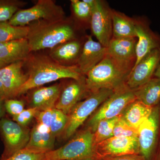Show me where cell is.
Wrapping results in <instances>:
<instances>
[{"instance_id": "1", "label": "cell", "mask_w": 160, "mask_h": 160, "mask_svg": "<svg viewBox=\"0 0 160 160\" xmlns=\"http://www.w3.org/2000/svg\"><path fill=\"white\" fill-rule=\"evenodd\" d=\"M27 39L31 52L51 49L62 43L84 38V29L72 18L58 20H40L27 26Z\"/></svg>"}, {"instance_id": "2", "label": "cell", "mask_w": 160, "mask_h": 160, "mask_svg": "<svg viewBox=\"0 0 160 160\" xmlns=\"http://www.w3.org/2000/svg\"><path fill=\"white\" fill-rule=\"evenodd\" d=\"M24 69L26 70L28 80L20 89L17 97L57 80H79L85 76L77 66H62L52 59L49 55L37 52H32L24 61Z\"/></svg>"}, {"instance_id": "3", "label": "cell", "mask_w": 160, "mask_h": 160, "mask_svg": "<svg viewBox=\"0 0 160 160\" xmlns=\"http://www.w3.org/2000/svg\"><path fill=\"white\" fill-rule=\"evenodd\" d=\"M132 68L106 55L102 61L86 74V83L89 92L108 89L115 91L126 86Z\"/></svg>"}, {"instance_id": "4", "label": "cell", "mask_w": 160, "mask_h": 160, "mask_svg": "<svg viewBox=\"0 0 160 160\" xmlns=\"http://www.w3.org/2000/svg\"><path fill=\"white\" fill-rule=\"evenodd\" d=\"M93 136L89 128L81 131L66 145L45 153V160H96Z\"/></svg>"}, {"instance_id": "5", "label": "cell", "mask_w": 160, "mask_h": 160, "mask_svg": "<svg viewBox=\"0 0 160 160\" xmlns=\"http://www.w3.org/2000/svg\"><path fill=\"white\" fill-rule=\"evenodd\" d=\"M113 90L102 89L91 92L86 99L74 106L68 116V121L65 131V137L69 139L92 114L114 92Z\"/></svg>"}, {"instance_id": "6", "label": "cell", "mask_w": 160, "mask_h": 160, "mask_svg": "<svg viewBox=\"0 0 160 160\" xmlns=\"http://www.w3.org/2000/svg\"><path fill=\"white\" fill-rule=\"evenodd\" d=\"M66 18L62 7L53 0H38L32 7L21 9L9 21L14 26H26L40 20H58Z\"/></svg>"}, {"instance_id": "7", "label": "cell", "mask_w": 160, "mask_h": 160, "mask_svg": "<svg viewBox=\"0 0 160 160\" xmlns=\"http://www.w3.org/2000/svg\"><path fill=\"white\" fill-rule=\"evenodd\" d=\"M138 130L140 155L145 160H154L160 135V103Z\"/></svg>"}, {"instance_id": "8", "label": "cell", "mask_w": 160, "mask_h": 160, "mask_svg": "<svg viewBox=\"0 0 160 160\" xmlns=\"http://www.w3.org/2000/svg\"><path fill=\"white\" fill-rule=\"evenodd\" d=\"M135 100L136 98L133 90L126 86L116 90L89 119L88 122V128L94 132L100 121L118 116L130 103Z\"/></svg>"}, {"instance_id": "9", "label": "cell", "mask_w": 160, "mask_h": 160, "mask_svg": "<svg viewBox=\"0 0 160 160\" xmlns=\"http://www.w3.org/2000/svg\"><path fill=\"white\" fill-rule=\"evenodd\" d=\"M0 132L5 146L2 159L7 158L26 148L30 138L29 130L26 127L4 118L0 121Z\"/></svg>"}, {"instance_id": "10", "label": "cell", "mask_w": 160, "mask_h": 160, "mask_svg": "<svg viewBox=\"0 0 160 160\" xmlns=\"http://www.w3.org/2000/svg\"><path fill=\"white\" fill-rule=\"evenodd\" d=\"M90 28L99 42L107 47L112 38L111 9L107 2L96 0L92 9Z\"/></svg>"}, {"instance_id": "11", "label": "cell", "mask_w": 160, "mask_h": 160, "mask_svg": "<svg viewBox=\"0 0 160 160\" xmlns=\"http://www.w3.org/2000/svg\"><path fill=\"white\" fill-rule=\"evenodd\" d=\"M96 160L127 155H139L138 138L112 137L94 146Z\"/></svg>"}, {"instance_id": "12", "label": "cell", "mask_w": 160, "mask_h": 160, "mask_svg": "<svg viewBox=\"0 0 160 160\" xmlns=\"http://www.w3.org/2000/svg\"><path fill=\"white\" fill-rule=\"evenodd\" d=\"M160 62V47L153 49L134 66L129 74L126 86L135 90L151 79Z\"/></svg>"}, {"instance_id": "13", "label": "cell", "mask_w": 160, "mask_h": 160, "mask_svg": "<svg viewBox=\"0 0 160 160\" xmlns=\"http://www.w3.org/2000/svg\"><path fill=\"white\" fill-rule=\"evenodd\" d=\"M138 41L136 48V61L134 66L153 49L160 47V35L152 31L145 18H134Z\"/></svg>"}, {"instance_id": "14", "label": "cell", "mask_w": 160, "mask_h": 160, "mask_svg": "<svg viewBox=\"0 0 160 160\" xmlns=\"http://www.w3.org/2000/svg\"><path fill=\"white\" fill-rule=\"evenodd\" d=\"M90 93L86 86V76L79 80L72 79L62 88L55 108L69 115L81 99Z\"/></svg>"}, {"instance_id": "15", "label": "cell", "mask_w": 160, "mask_h": 160, "mask_svg": "<svg viewBox=\"0 0 160 160\" xmlns=\"http://www.w3.org/2000/svg\"><path fill=\"white\" fill-rule=\"evenodd\" d=\"M24 69V61L12 63L0 69V80L6 99L17 97L20 89L28 80Z\"/></svg>"}, {"instance_id": "16", "label": "cell", "mask_w": 160, "mask_h": 160, "mask_svg": "<svg viewBox=\"0 0 160 160\" xmlns=\"http://www.w3.org/2000/svg\"><path fill=\"white\" fill-rule=\"evenodd\" d=\"M107 55V47L95 42L91 35H86L82 52L77 66L82 74L86 76Z\"/></svg>"}, {"instance_id": "17", "label": "cell", "mask_w": 160, "mask_h": 160, "mask_svg": "<svg viewBox=\"0 0 160 160\" xmlns=\"http://www.w3.org/2000/svg\"><path fill=\"white\" fill-rule=\"evenodd\" d=\"M137 38H112L107 47V54L133 69L136 61Z\"/></svg>"}, {"instance_id": "18", "label": "cell", "mask_w": 160, "mask_h": 160, "mask_svg": "<svg viewBox=\"0 0 160 160\" xmlns=\"http://www.w3.org/2000/svg\"><path fill=\"white\" fill-rule=\"evenodd\" d=\"M86 37L62 43L50 49L49 57L62 66H77Z\"/></svg>"}, {"instance_id": "19", "label": "cell", "mask_w": 160, "mask_h": 160, "mask_svg": "<svg viewBox=\"0 0 160 160\" xmlns=\"http://www.w3.org/2000/svg\"><path fill=\"white\" fill-rule=\"evenodd\" d=\"M62 88L61 84L57 83L32 89L29 97V108H36L39 111L55 108Z\"/></svg>"}, {"instance_id": "20", "label": "cell", "mask_w": 160, "mask_h": 160, "mask_svg": "<svg viewBox=\"0 0 160 160\" xmlns=\"http://www.w3.org/2000/svg\"><path fill=\"white\" fill-rule=\"evenodd\" d=\"M31 52L26 38L0 42V61L7 65L25 61Z\"/></svg>"}, {"instance_id": "21", "label": "cell", "mask_w": 160, "mask_h": 160, "mask_svg": "<svg viewBox=\"0 0 160 160\" xmlns=\"http://www.w3.org/2000/svg\"><path fill=\"white\" fill-rule=\"evenodd\" d=\"M112 22V38H136L134 18L111 9Z\"/></svg>"}, {"instance_id": "22", "label": "cell", "mask_w": 160, "mask_h": 160, "mask_svg": "<svg viewBox=\"0 0 160 160\" xmlns=\"http://www.w3.org/2000/svg\"><path fill=\"white\" fill-rule=\"evenodd\" d=\"M153 108L136 99L126 107L121 116L130 126L138 129L140 125L149 116Z\"/></svg>"}, {"instance_id": "23", "label": "cell", "mask_w": 160, "mask_h": 160, "mask_svg": "<svg viewBox=\"0 0 160 160\" xmlns=\"http://www.w3.org/2000/svg\"><path fill=\"white\" fill-rule=\"evenodd\" d=\"M136 99L149 107H154L160 103V79L152 78L148 82L133 90Z\"/></svg>"}, {"instance_id": "24", "label": "cell", "mask_w": 160, "mask_h": 160, "mask_svg": "<svg viewBox=\"0 0 160 160\" xmlns=\"http://www.w3.org/2000/svg\"><path fill=\"white\" fill-rule=\"evenodd\" d=\"M55 138L49 133H41L34 127L26 149L37 153H46L53 150Z\"/></svg>"}, {"instance_id": "25", "label": "cell", "mask_w": 160, "mask_h": 160, "mask_svg": "<svg viewBox=\"0 0 160 160\" xmlns=\"http://www.w3.org/2000/svg\"><path fill=\"white\" fill-rule=\"evenodd\" d=\"M72 16V18L84 30L90 27L92 10L85 2L80 0H71Z\"/></svg>"}, {"instance_id": "26", "label": "cell", "mask_w": 160, "mask_h": 160, "mask_svg": "<svg viewBox=\"0 0 160 160\" xmlns=\"http://www.w3.org/2000/svg\"><path fill=\"white\" fill-rule=\"evenodd\" d=\"M28 27L14 26L8 22H0V42L26 38Z\"/></svg>"}, {"instance_id": "27", "label": "cell", "mask_w": 160, "mask_h": 160, "mask_svg": "<svg viewBox=\"0 0 160 160\" xmlns=\"http://www.w3.org/2000/svg\"><path fill=\"white\" fill-rule=\"evenodd\" d=\"M120 115L113 118L102 120L99 122L94 132V146L98 143L113 137V129Z\"/></svg>"}, {"instance_id": "28", "label": "cell", "mask_w": 160, "mask_h": 160, "mask_svg": "<svg viewBox=\"0 0 160 160\" xmlns=\"http://www.w3.org/2000/svg\"><path fill=\"white\" fill-rule=\"evenodd\" d=\"M27 4L25 1L20 0H0V22H9Z\"/></svg>"}, {"instance_id": "29", "label": "cell", "mask_w": 160, "mask_h": 160, "mask_svg": "<svg viewBox=\"0 0 160 160\" xmlns=\"http://www.w3.org/2000/svg\"><path fill=\"white\" fill-rule=\"evenodd\" d=\"M68 121V115L56 108L52 109L50 132L55 137L65 131Z\"/></svg>"}, {"instance_id": "30", "label": "cell", "mask_w": 160, "mask_h": 160, "mask_svg": "<svg viewBox=\"0 0 160 160\" xmlns=\"http://www.w3.org/2000/svg\"><path fill=\"white\" fill-rule=\"evenodd\" d=\"M138 130L126 122L120 115L119 119L116 123L113 131V137L119 138L137 137Z\"/></svg>"}, {"instance_id": "31", "label": "cell", "mask_w": 160, "mask_h": 160, "mask_svg": "<svg viewBox=\"0 0 160 160\" xmlns=\"http://www.w3.org/2000/svg\"><path fill=\"white\" fill-rule=\"evenodd\" d=\"M45 153H37L24 148L4 159L0 160H45Z\"/></svg>"}, {"instance_id": "32", "label": "cell", "mask_w": 160, "mask_h": 160, "mask_svg": "<svg viewBox=\"0 0 160 160\" xmlns=\"http://www.w3.org/2000/svg\"><path fill=\"white\" fill-rule=\"evenodd\" d=\"M4 106L6 111L12 117L20 114L25 109V104L23 101L13 98L5 100Z\"/></svg>"}, {"instance_id": "33", "label": "cell", "mask_w": 160, "mask_h": 160, "mask_svg": "<svg viewBox=\"0 0 160 160\" xmlns=\"http://www.w3.org/2000/svg\"><path fill=\"white\" fill-rule=\"evenodd\" d=\"M36 108H29L24 109L20 114L13 117V120L21 126L26 127L31 122L33 118L35 117L38 112Z\"/></svg>"}, {"instance_id": "34", "label": "cell", "mask_w": 160, "mask_h": 160, "mask_svg": "<svg viewBox=\"0 0 160 160\" xmlns=\"http://www.w3.org/2000/svg\"><path fill=\"white\" fill-rule=\"evenodd\" d=\"M52 109H53L39 111L35 117L37 120L38 123L44 124L50 128Z\"/></svg>"}, {"instance_id": "35", "label": "cell", "mask_w": 160, "mask_h": 160, "mask_svg": "<svg viewBox=\"0 0 160 160\" xmlns=\"http://www.w3.org/2000/svg\"><path fill=\"white\" fill-rule=\"evenodd\" d=\"M101 160H145L140 155L133 154L122 156L116 157L106 158Z\"/></svg>"}, {"instance_id": "36", "label": "cell", "mask_w": 160, "mask_h": 160, "mask_svg": "<svg viewBox=\"0 0 160 160\" xmlns=\"http://www.w3.org/2000/svg\"><path fill=\"white\" fill-rule=\"evenodd\" d=\"M36 129L41 133H45L50 132V128L44 124L38 123L35 126Z\"/></svg>"}, {"instance_id": "37", "label": "cell", "mask_w": 160, "mask_h": 160, "mask_svg": "<svg viewBox=\"0 0 160 160\" xmlns=\"http://www.w3.org/2000/svg\"><path fill=\"white\" fill-rule=\"evenodd\" d=\"M5 99L4 98L0 97V121L3 118L5 113L6 109L4 106V101Z\"/></svg>"}, {"instance_id": "38", "label": "cell", "mask_w": 160, "mask_h": 160, "mask_svg": "<svg viewBox=\"0 0 160 160\" xmlns=\"http://www.w3.org/2000/svg\"><path fill=\"white\" fill-rule=\"evenodd\" d=\"M154 160H160V135L157 149L156 153Z\"/></svg>"}, {"instance_id": "39", "label": "cell", "mask_w": 160, "mask_h": 160, "mask_svg": "<svg viewBox=\"0 0 160 160\" xmlns=\"http://www.w3.org/2000/svg\"><path fill=\"white\" fill-rule=\"evenodd\" d=\"M0 97L4 98L5 99H6L4 87L1 80H0Z\"/></svg>"}, {"instance_id": "40", "label": "cell", "mask_w": 160, "mask_h": 160, "mask_svg": "<svg viewBox=\"0 0 160 160\" xmlns=\"http://www.w3.org/2000/svg\"><path fill=\"white\" fill-rule=\"evenodd\" d=\"M153 77L160 79V62L158 66L157 69L155 72L154 76Z\"/></svg>"}, {"instance_id": "41", "label": "cell", "mask_w": 160, "mask_h": 160, "mask_svg": "<svg viewBox=\"0 0 160 160\" xmlns=\"http://www.w3.org/2000/svg\"><path fill=\"white\" fill-rule=\"evenodd\" d=\"M7 66V65H6V64H5V63H3L2 62H1V61H0V69H1V68H3V67H5V66Z\"/></svg>"}]
</instances>
